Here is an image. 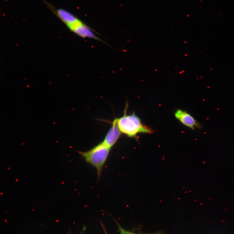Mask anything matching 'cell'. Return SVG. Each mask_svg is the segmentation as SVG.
Instances as JSON below:
<instances>
[{
	"label": "cell",
	"instance_id": "obj_1",
	"mask_svg": "<svg viewBox=\"0 0 234 234\" xmlns=\"http://www.w3.org/2000/svg\"><path fill=\"white\" fill-rule=\"evenodd\" d=\"M126 104L124 115L117 119V125L122 133L129 137H136L139 133L151 134L154 133L152 129L143 125L141 119L135 112L130 115H127L128 104Z\"/></svg>",
	"mask_w": 234,
	"mask_h": 234
},
{
	"label": "cell",
	"instance_id": "obj_2",
	"mask_svg": "<svg viewBox=\"0 0 234 234\" xmlns=\"http://www.w3.org/2000/svg\"><path fill=\"white\" fill-rule=\"evenodd\" d=\"M110 149L102 142L89 151L78 152L87 162L95 168L99 178Z\"/></svg>",
	"mask_w": 234,
	"mask_h": 234
},
{
	"label": "cell",
	"instance_id": "obj_3",
	"mask_svg": "<svg viewBox=\"0 0 234 234\" xmlns=\"http://www.w3.org/2000/svg\"><path fill=\"white\" fill-rule=\"evenodd\" d=\"M175 116L183 125L193 130H195V128L202 129L203 128L202 125L185 111L178 109L175 113Z\"/></svg>",
	"mask_w": 234,
	"mask_h": 234
},
{
	"label": "cell",
	"instance_id": "obj_4",
	"mask_svg": "<svg viewBox=\"0 0 234 234\" xmlns=\"http://www.w3.org/2000/svg\"><path fill=\"white\" fill-rule=\"evenodd\" d=\"M122 134L117 125V119L116 118L112 122L111 127L107 133L103 142L111 149L117 143Z\"/></svg>",
	"mask_w": 234,
	"mask_h": 234
},
{
	"label": "cell",
	"instance_id": "obj_5",
	"mask_svg": "<svg viewBox=\"0 0 234 234\" xmlns=\"http://www.w3.org/2000/svg\"><path fill=\"white\" fill-rule=\"evenodd\" d=\"M72 31L82 38H91L101 41L94 34L93 30L83 22L79 24Z\"/></svg>",
	"mask_w": 234,
	"mask_h": 234
},
{
	"label": "cell",
	"instance_id": "obj_6",
	"mask_svg": "<svg viewBox=\"0 0 234 234\" xmlns=\"http://www.w3.org/2000/svg\"><path fill=\"white\" fill-rule=\"evenodd\" d=\"M58 14L62 21L67 25L70 29L80 21L73 14L64 9L59 10Z\"/></svg>",
	"mask_w": 234,
	"mask_h": 234
},
{
	"label": "cell",
	"instance_id": "obj_7",
	"mask_svg": "<svg viewBox=\"0 0 234 234\" xmlns=\"http://www.w3.org/2000/svg\"><path fill=\"white\" fill-rule=\"evenodd\" d=\"M118 225V226L119 230V231H120L121 234H138L130 232V231H127L125 230V229H124L121 227L119 225ZM150 234H164L163 233H162L161 232H158L156 233Z\"/></svg>",
	"mask_w": 234,
	"mask_h": 234
}]
</instances>
